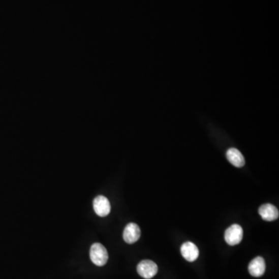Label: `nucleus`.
<instances>
[{
    "instance_id": "1",
    "label": "nucleus",
    "mask_w": 279,
    "mask_h": 279,
    "mask_svg": "<svg viewBox=\"0 0 279 279\" xmlns=\"http://www.w3.org/2000/svg\"><path fill=\"white\" fill-rule=\"evenodd\" d=\"M90 258L97 266H103L107 262L108 252L106 247L100 243H93L90 249Z\"/></svg>"
},
{
    "instance_id": "2",
    "label": "nucleus",
    "mask_w": 279,
    "mask_h": 279,
    "mask_svg": "<svg viewBox=\"0 0 279 279\" xmlns=\"http://www.w3.org/2000/svg\"><path fill=\"white\" fill-rule=\"evenodd\" d=\"M243 235V232L242 227L238 224H233L226 230L224 238L229 245L234 246L241 242Z\"/></svg>"
},
{
    "instance_id": "3",
    "label": "nucleus",
    "mask_w": 279,
    "mask_h": 279,
    "mask_svg": "<svg viewBox=\"0 0 279 279\" xmlns=\"http://www.w3.org/2000/svg\"><path fill=\"white\" fill-rule=\"evenodd\" d=\"M137 272L145 279L152 278L159 271L158 265L150 260H144L137 265Z\"/></svg>"
},
{
    "instance_id": "4",
    "label": "nucleus",
    "mask_w": 279,
    "mask_h": 279,
    "mask_svg": "<svg viewBox=\"0 0 279 279\" xmlns=\"http://www.w3.org/2000/svg\"><path fill=\"white\" fill-rule=\"evenodd\" d=\"M93 208L99 216L104 217L109 215L111 210L110 201L103 196H99L93 201Z\"/></svg>"
},
{
    "instance_id": "5",
    "label": "nucleus",
    "mask_w": 279,
    "mask_h": 279,
    "mask_svg": "<svg viewBox=\"0 0 279 279\" xmlns=\"http://www.w3.org/2000/svg\"><path fill=\"white\" fill-rule=\"evenodd\" d=\"M140 237H141V230L138 225L134 223H131L126 226L123 230L124 241L131 244L137 242Z\"/></svg>"
},
{
    "instance_id": "6",
    "label": "nucleus",
    "mask_w": 279,
    "mask_h": 279,
    "mask_svg": "<svg viewBox=\"0 0 279 279\" xmlns=\"http://www.w3.org/2000/svg\"><path fill=\"white\" fill-rule=\"evenodd\" d=\"M181 253L186 261L193 262L199 257V252L197 246L193 242H185L181 246Z\"/></svg>"
},
{
    "instance_id": "7",
    "label": "nucleus",
    "mask_w": 279,
    "mask_h": 279,
    "mask_svg": "<svg viewBox=\"0 0 279 279\" xmlns=\"http://www.w3.org/2000/svg\"><path fill=\"white\" fill-rule=\"evenodd\" d=\"M248 271L253 277H261L265 272V262L264 258L257 257L252 260L248 266Z\"/></svg>"
},
{
    "instance_id": "8",
    "label": "nucleus",
    "mask_w": 279,
    "mask_h": 279,
    "mask_svg": "<svg viewBox=\"0 0 279 279\" xmlns=\"http://www.w3.org/2000/svg\"><path fill=\"white\" fill-rule=\"evenodd\" d=\"M260 215L264 221H274L278 218L279 212L274 205L267 203L262 205L258 209Z\"/></svg>"
},
{
    "instance_id": "9",
    "label": "nucleus",
    "mask_w": 279,
    "mask_h": 279,
    "mask_svg": "<svg viewBox=\"0 0 279 279\" xmlns=\"http://www.w3.org/2000/svg\"><path fill=\"white\" fill-rule=\"evenodd\" d=\"M227 159L232 165L237 168H242L245 165L244 158L241 152L237 149H229L227 152Z\"/></svg>"
}]
</instances>
